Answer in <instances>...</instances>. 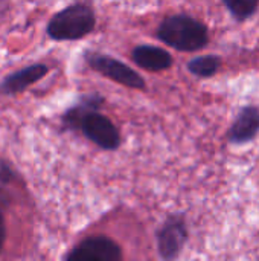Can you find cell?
Here are the masks:
<instances>
[{
  "label": "cell",
  "instance_id": "obj_1",
  "mask_svg": "<svg viewBox=\"0 0 259 261\" xmlns=\"http://www.w3.org/2000/svg\"><path fill=\"white\" fill-rule=\"evenodd\" d=\"M157 38L176 50L197 52L208 46L209 31L200 20L186 14H176L160 23Z\"/></svg>",
  "mask_w": 259,
  "mask_h": 261
},
{
  "label": "cell",
  "instance_id": "obj_2",
  "mask_svg": "<svg viewBox=\"0 0 259 261\" xmlns=\"http://www.w3.org/2000/svg\"><path fill=\"white\" fill-rule=\"evenodd\" d=\"M96 26V15L89 3H72L58 11L47 21L46 34L53 41H76L89 35Z\"/></svg>",
  "mask_w": 259,
  "mask_h": 261
},
{
  "label": "cell",
  "instance_id": "obj_3",
  "mask_svg": "<svg viewBox=\"0 0 259 261\" xmlns=\"http://www.w3.org/2000/svg\"><path fill=\"white\" fill-rule=\"evenodd\" d=\"M84 58L93 70L104 75L105 78L130 89H145V80L125 63L99 52H85Z\"/></svg>",
  "mask_w": 259,
  "mask_h": 261
},
{
  "label": "cell",
  "instance_id": "obj_4",
  "mask_svg": "<svg viewBox=\"0 0 259 261\" xmlns=\"http://www.w3.org/2000/svg\"><path fill=\"white\" fill-rule=\"evenodd\" d=\"M78 130L98 147L113 151L121 145V133L116 125L99 110H92L82 116Z\"/></svg>",
  "mask_w": 259,
  "mask_h": 261
},
{
  "label": "cell",
  "instance_id": "obj_5",
  "mask_svg": "<svg viewBox=\"0 0 259 261\" xmlns=\"http://www.w3.org/2000/svg\"><path fill=\"white\" fill-rule=\"evenodd\" d=\"M121 258L119 245L104 236L84 239L64 257L66 261H119Z\"/></svg>",
  "mask_w": 259,
  "mask_h": 261
},
{
  "label": "cell",
  "instance_id": "obj_6",
  "mask_svg": "<svg viewBox=\"0 0 259 261\" xmlns=\"http://www.w3.org/2000/svg\"><path fill=\"white\" fill-rule=\"evenodd\" d=\"M188 239V226L182 216H169L157 231V249L163 260H176Z\"/></svg>",
  "mask_w": 259,
  "mask_h": 261
},
{
  "label": "cell",
  "instance_id": "obj_7",
  "mask_svg": "<svg viewBox=\"0 0 259 261\" xmlns=\"http://www.w3.org/2000/svg\"><path fill=\"white\" fill-rule=\"evenodd\" d=\"M49 73V66L44 63H32L27 64L9 75H6L0 81V95L12 96L24 92L32 84L41 81Z\"/></svg>",
  "mask_w": 259,
  "mask_h": 261
},
{
  "label": "cell",
  "instance_id": "obj_8",
  "mask_svg": "<svg viewBox=\"0 0 259 261\" xmlns=\"http://www.w3.org/2000/svg\"><path fill=\"white\" fill-rule=\"evenodd\" d=\"M259 133V109L253 106H247L241 109L232 127L229 128V141L232 144L241 145L255 139Z\"/></svg>",
  "mask_w": 259,
  "mask_h": 261
},
{
  "label": "cell",
  "instance_id": "obj_9",
  "mask_svg": "<svg viewBox=\"0 0 259 261\" xmlns=\"http://www.w3.org/2000/svg\"><path fill=\"white\" fill-rule=\"evenodd\" d=\"M133 61L139 67H142L145 70H151V72L166 70L172 66L171 54H168L162 47L150 46V44L134 47L133 49Z\"/></svg>",
  "mask_w": 259,
  "mask_h": 261
},
{
  "label": "cell",
  "instance_id": "obj_10",
  "mask_svg": "<svg viewBox=\"0 0 259 261\" xmlns=\"http://www.w3.org/2000/svg\"><path fill=\"white\" fill-rule=\"evenodd\" d=\"M102 104H104V98L99 93H87L81 96L78 104L72 106L63 113L61 116L63 125L69 130H78L79 121L82 119V116L92 110H99Z\"/></svg>",
  "mask_w": 259,
  "mask_h": 261
},
{
  "label": "cell",
  "instance_id": "obj_11",
  "mask_svg": "<svg viewBox=\"0 0 259 261\" xmlns=\"http://www.w3.org/2000/svg\"><path fill=\"white\" fill-rule=\"evenodd\" d=\"M221 66V60L217 55H203L195 57L188 63V70L198 78H211L214 76Z\"/></svg>",
  "mask_w": 259,
  "mask_h": 261
},
{
  "label": "cell",
  "instance_id": "obj_12",
  "mask_svg": "<svg viewBox=\"0 0 259 261\" xmlns=\"http://www.w3.org/2000/svg\"><path fill=\"white\" fill-rule=\"evenodd\" d=\"M223 3L238 21H244L256 12L259 0H223Z\"/></svg>",
  "mask_w": 259,
  "mask_h": 261
},
{
  "label": "cell",
  "instance_id": "obj_13",
  "mask_svg": "<svg viewBox=\"0 0 259 261\" xmlns=\"http://www.w3.org/2000/svg\"><path fill=\"white\" fill-rule=\"evenodd\" d=\"M15 179V171L12 170L11 164L0 159V185H9Z\"/></svg>",
  "mask_w": 259,
  "mask_h": 261
},
{
  "label": "cell",
  "instance_id": "obj_14",
  "mask_svg": "<svg viewBox=\"0 0 259 261\" xmlns=\"http://www.w3.org/2000/svg\"><path fill=\"white\" fill-rule=\"evenodd\" d=\"M8 205V197L3 193V190L0 188V252L5 246V240H6V225H5V217L2 213V208Z\"/></svg>",
  "mask_w": 259,
  "mask_h": 261
}]
</instances>
